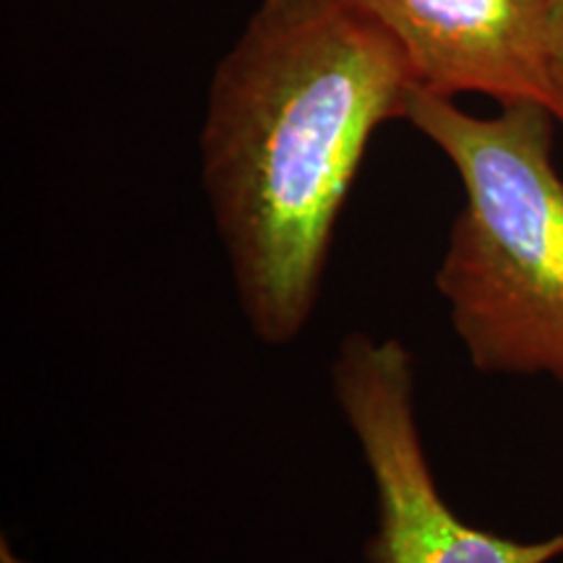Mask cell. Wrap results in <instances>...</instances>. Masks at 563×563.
Instances as JSON below:
<instances>
[{"instance_id": "obj_1", "label": "cell", "mask_w": 563, "mask_h": 563, "mask_svg": "<svg viewBox=\"0 0 563 563\" xmlns=\"http://www.w3.org/2000/svg\"><path fill=\"white\" fill-rule=\"evenodd\" d=\"M415 89L397 40L350 0H258L217 63L201 183L262 342L308 327L373 133L405 121Z\"/></svg>"}, {"instance_id": "obj_2", "label": "cell", "mask_w": 563, "mask_h": 563, "mask_svg": "<svg viewBox=\"0 0 563 563\" xmlns=\"http://www.w3.org/2000/svg\"><path fill=\"white\" fill-rule=\"evenodd\" d=\"M405 121L439 146L464 188L435 290L473 368L563 384L559 118L534 102L481 118L415 89Z\"/></svg>"}, {"instance_id": "obj_3", "label": "cell", "mask_w": 563, "mask_h": 563, "mask_svg": "<svg viewBox=\"0 0 563 563\" xmlns=\"http://www.w3.org/2000/svg\"><path fill=\"white\" fill-rule=\"evenodd\" d=\"M334 399L347 420L373 490L376 530L365 563H553L563 532L514 540L464 522L441 496L415 415V357L402 342L352 332L332 365Z\"/></svg>"}, {"instance_id": "obj_4", "label": "cell", "mask_w": 563, "mask_h": 563, "mask_svg": "<svg viewBox=\"0 0 563 563\" xmlns=\"http://www.w3.org/2000/svg\"><path fill=\"white\" fill-rule=\"evenodd\" d=\"M397 40L418 89L553 112L548 0H350Z\"/></svg>"}, {"instance_id": "obj_5", "label": "cell", "mask_w": 563, "mask_h": 563, "mask_svg": "<svg viewBox=\"0 0 563 563\" xmlns=\"http://www.w3.org/2000/svg\"><path fill=\"white\" fill-rule=\"evenodd\" d=\"M548 66L553 84V115L563 125V0H548Z\"/></svg>"}, {"instance_id": "obj_6", "label": "cell", "mask_w": 563, "mask_h": 563, "mask_svg": "<svg viewBox=\"0 0 563 563\" xmlns=\"http://www.w3.org/2000/svg\"><path fill=\"white\" fill-rule=\"evenodd\" d=\"M0 563H26V561H21L19 555L11 551L9 543H5V540H3V551H0Z\"/></svg>"}]
</instances>
